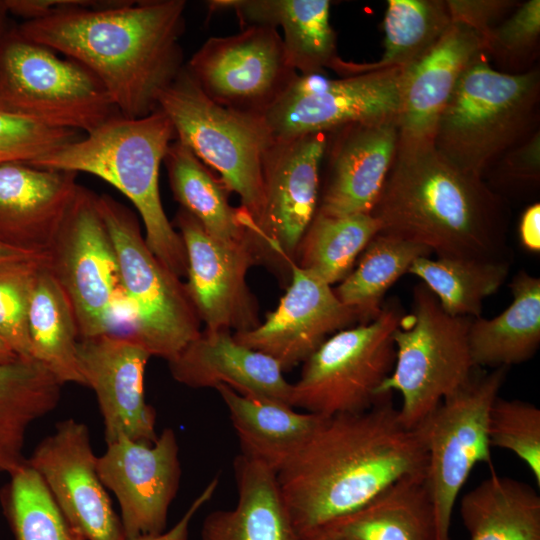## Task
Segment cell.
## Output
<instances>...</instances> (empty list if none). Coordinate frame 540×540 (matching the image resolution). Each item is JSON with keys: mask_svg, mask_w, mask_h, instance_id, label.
Here are the masks:
<instances>
[{"mask_svg": "<svg viewBox=\"0 0 540 540\" xmlns=\"http://www.w3.org/2000/svg\"><path fill=\"white\" fill-rule=\"evenodd\" d=\"M24 255H31V253L16 250V249H13V248H10V247H7V246H4V245L0 244V259L9 258V257H16V256H24Z\"/></svg>", "mask_w": 540, "mask_h": 540, "instance_id": "50", "label": "cell"}, {"mask_svg": "<svg viewBox=\"0 0 540 540\" xmlns=\"http://www.w3.org/2000/svg\"><path fill=\"white\" fill-rule=\"evenodd\" d=\"M18 358L20 357H18L10 346L0 338V365L10 363Z\"/></svg>", "mask_w": 540, "mask_h": 540, "instance_id": "48", "label": "cell"}, {"mask_svg": "<svg viewBox=\"0 0 540 540\" xmlns=\"http://www.w3.org/2000/svg\"><path fill=\"white\" fill-rule=\"evenodd\" d=\"M445 3L452 24L466 26L481 38L519 5L511 0H448Z\"/></svg>", "mask_w": 540, "mask_h": 540, "instance_id": "43", "label": "cell"}, {"mask_svg": "<svg viewBox=\"0 0 540 540\" xmlns=\"http://www.w3.org/2000/svg\"><path fill=\"white\" fill-rule=\"evenodd\" d=\"M0 109L85 134L119 114L91 71L24 37L17 26L0 40Z\"/></svg>", "mask_w": 540, "mask_h": 540, "instance_id": "7", "label": "cell"}, {"mask_svg": "<svg viewBox=\"0 0 540 540\" xmlns=\"http://www.w3.org/2000/svg\"><path fill=\"white\" fill-rule=\"evenodd\" d=\"M540 73L495 70L482 55L460 77L435 130L434 149L459 170L482 178L538 127Z\"/></svg>", "mask_w": 540, "mask_h": 540, "instance_id": "5", "label": "cell"}, {"mask_svg": "<svg viewBox=\"0 0 540 540\" xmlns=\"http://www.w3.org/2000/svg\"><path fill=\"white\" fill-rule=\"evenodd\" d=\"M201 91L215 103L263 117L298 77L278 29L248 26L207 39L185 64Z\"/></svg>", "mask_w": 540, "mask_h": 540, "instance_id": "13", "label": "cell"}, {"mask_svg": "<svg viewBox=\"0 0 540 540\" xmlns=\"http://www.w3.org/2000/svg\"><path fill=\"white\" fill-rule=\"evenodd\" d=\"M506 373L507 367H497L483 376L473 375L415 427L426 451L438 540H450L453 508L475 465L492 467L488 416Z\"/></svg>", "mask_w": 540, "mask_h": 540, "instance_id": "12", "label": "cell"}, {"mask_svg": "<svg viewBox=\"0 0 540 540\" xmlns=\"http://www.w3.org/2000/svg\"><path fill=\"white\" fill-rule=\"evenodd\" d=\"M325 528L354 540H438L426 473L395 482L362 508Z\"/></svg>", "mask_w": 540, "mask_h": 540, "instance_id": "28", "label": "cell"}, {"mask_svg": "<svg viewBox=\"0 0 540 540\" xmlns=\"http://www.w3.org/2000/svg\"><path fill=\"white\" fill-rule=\"evenodd\" d=\"M431 251L409 240L379 232L362 252L348 276L334 289L337 298L357 316L360 324L375 319L386 292L412 263Z\"/></svg>", "mask_w": 540, "mask_h": 540, "instance_id": "34", "label": "cell"}, {"mask_svg": "<svg viewBox=\"0 0 540 540\" xmlns=\"http://www.w3.org/2000/svg\"><path fill=\"white\" fill-rule=\"evenodd\" d=\"M326 133L274 139L263 163L264 203L258 219L246 226L257 260L275 254L288 266L319 204L320 170Z\"/></svg>", "mask_w": 540, "mask_h": 540, "instance_id": "14", "label": "cell"}, {"mask_svg": "<svg viewBox=\"0 0 540 540\" xmlns=\"http://www.w3.org/2000/svg\"><path fill=\"white\" fill-rule=\"evenodd\" d=\"M499 175L510 181L536 183L540 176V133L507 151L495 164Z\"/></svg>", "mask_w": 540, "mask_h": 540, "instance_id": "44", "label": "cell"}, {"mask_svg": "<svg viewBox=\"0 0 540 540\" xmlns=\"http://www.w3.org/2000/svg\"><path fill=\"white\" fill-rule=\"evenodd\" d=\"M380 230L381 223L373 214L330 217L316 212L299 244L295 263L332 286L348 276Z\"/></svg>", "mask_w": 540, "mask_h": 540, "instance_id": "37", "label": "cell"}, {"mask_svg": "<svg viewBox=\"0 0 540 540\" xmlns=\"http://www.w3.org/2000/svg\"><path fill=\"white\" fill-rule=\"evenodd\" d=\"M403 315L399 302L389 301L370 322L329 336L303 362L292 384L291 406L323 417L373 407L394 367L393 334Z\"/></svg>", "mask_w": 540, "mask_h": 540, "instance_id": "11", "label": "cell"}, {"mask_svg": "<svg viewBox=\"0 0 540 540\" xmlns=\"http://www.w3.org/2000/svg\"><path fill=\"white\" fill-rule=\"evenodd\" d=\"M402 71L387 69L339 79L299 74L262 118L274 139L397 118Z\"/></svg>", "mask_w": 540, "mask_h": 540, "instance_id": "15", "label": "cell"}, {"mask_svg": "<svg viewBox=\"0 0 540 540\" xmlns=\"http://www.w3.org/2000/svg\"><path fill=\"white\" fill-rule=\"evenodd\" d=\"M303 540H354L329 528H319L302 536Z\"/></svg>", "mask_w": 540, "mask_h": 540, "instance_id": "47", "label": "cell"}, {"mask_svg": "<svg viewBox=\"0 0 540 540\" xmlns=\"http://www.w3.org/2000/svg\"><path fill=\"white\" fill-rule=\"evenodd\" d=\"M482 55L485 49L479 34L452 24L425 54L403 69L399 145L433 143L438 120L460 77Z\"/></svg>", "mask_w": 540, "mask_h": 540, "instance_id": "23", "label": "cell"}, {"mask_svg": "<svg viewBox=\"0 0 540 540\" xmlns=\"http://www.w3.org/2000/svg\"><path fill=\"white\" fill-rule=\"evenodd\" d=\"M326 137L327 178L317 213L372 214L397 152V118L348 124Z\"/></svg>", "mask_w": 540, "mask_h": 540, "instance_id": "21", "label": "cell"}, {"mask_svg": "<svg viewBox=\"0 0 540 540\" xmlns=\"http://www.w3.org/2000/svg\"><path fill=\"white\" fill-rule=\"evenodd\" d=\"M372 214L381 233L422 245L437 257L506 260L504 198L482 178L453 166L433 144H398Z\"/></svg>", "mask_w": 540, "mask_h": 540, "instance_id": "3", "label": "cell"}, {"mask_svg": "<svg viewBox=\"0 0 540 540\" xmlns=\"http://www.w3.org/2000/svg\"><path fill=\"white\" fill-rule=\"evenodd\" d=\"M289 267L291 282L276 309L255 328L233 334L242 345L272 357L283 371L306 361L329 335L358 321L332 286L295 261Z\"/></svg>", "mask_w": 540, "mask_h": 540, "instance_id": "19", "label": "cell"}, {"mask_svg": "<svg viewBox=\"0 0 540 540\" xmlns=\"http://www.w3.org/2000/svg\"><path fill=\"white\" fill-rule=\"evenodd\" d=\"M472 318L452 316L422 283L410 313L394 331L395 363L378 395L398 392L404 426L414 429L446 397L464 386L476 368L470 351Z\"/></svg>", "mask_w": 540, "mask_h": 540, "instance_id": "6", "label": "cell"}, {"mask_svg": "<svg viewBox=\"0 0 540 540\" xmlns=\"http://www.w3.org/2000/svg\"><path fill=\"white\" fill-rule=\"evenodd\" d=\"M151 355L136 341L116 335L81 338L77 360L85 386L97 398L106 444L120 436L153 443L156 411L146 402L144 375Z\"/></svg>", "mask_w": 540, "mask_h": 540, "instance_id": "20", "label": "cell"}, {"mask_svg": "<svg viewBox=\"0 0 540 540\" xmlns=\"http://www.w3.org/2000/svg\"><path fill=\"white\" fill-rule=\"evenodd\" d=\"M215 389L228 410L241 454L276 473L297 455L324 418L282 402L244 396L225 385Z\"/></svg>", "mask_w": 540, "mask_h": 540, "instance_id": "27", "label": "cell"}, {"mask_svg": "<svg viewBox=\"0 0 540 540\" xmlns=\"http://www.w3.org/2000/svg\"><path fill=\"white\" fill-rule=\"evenodd\" d=\"M174 224L186 252L185 289L206 329L237 333L258 326L257 302L246 282L257 261L251 245L214 238L182 208Z\"/></svg>", "mask_w": 540, "mask_h": 540, "instance_id": "18", "label": "cell"}, {"mask_svg": "<svg viewBox=\"0 0 540 540\" xmlns=\"http://www.w3.org/2000/svg\"><path fill=\"white\" fill-rule=\"evenodd\" d=\"M451 25L445 1L388 0L381 58L368 63L345 61L342 76L404 69L425 54Z\"/></svg>", "mask_w": 540, "mask_h": 540, "instance_id": "35", "label": "cell"}, {"mask_svg": "<svg viewBox=\"0 0 540 540\" xmlns=\"http://www.w3.org/2000/svg\"><path fill=\"white\" fill-rule=\"evenodd\" d=\"M163 164L173 197L208 234L228 244H250L240 207L229 203V189L186 145L175 139Z\"/></svg>", "mask_w": 540, "mask_h": 540, "instance_id": "32", "label": "cell"}, {"mask_svg": "<svg viewBox=\"0 0 540 540\" xmlns=\"http://www.w3.org/2000/svg\"><path fill=\"white\" fill-rule=\"evenodd\" d=\"M33 359L63 385H85L77 360L79 331L72 305L45 265L39 272L28 310Z\"/></svg>", "mask_w": 540, "mask_h": 540, "instance_id": "33", "label": "cell"}, {"mask_svg": "<svg viewBox=\"0 0 540 540\" xmlns=\"http://www.w3.org/2000/svg\"><path fill=\"white\" fill-rule=\"evenodd\" d=\"M237 502L203 521L202 540H303L283 498L277 473L239 454L234 460Z\"/></svg>", "mask_w": 540, "mask_h": 540, "instance_id": "26", "label": "cell"}, {"mask_svg": "<svg viewBox=\"0 0 540 540\" xmlns=\"http://www.w3.org/2000/svg\"><path fill=\"white\" fill-rule=\"evenodd\" d=\"M106 445L97 470L118 501L125 537L166 531L182 473L174 430L165 428L153 443L120 436Z\"/></svg>", "mask_w": 540, "mask_h": 540, "instance_id": "16", "label": "cell"}, {"mask_svg": "<svg viewBox=\"0 0 540 540\" xmlns=\"http://www.w3.org/2000/svg\"><path fill=\"white\" fill-rule=\"evenodd\" d=\"M512 303L492 319L471 320L469 345L476 367H508L530 359L540 343V279L519 272L510 284Z\"/></svg>", "mask_w": 540, "mask_h": 540, "instance_id": "30", "label": "cell"}, {"mask_svg": "<svg viewBox=\"0 0 540 540\" xmlns=\"http://www.w3.org/2000/svg\"><path fill=\"white\" fill-rule=\"evenodd\" d=\"M87 425L73 418L35 447L27 464L34 469L61 512L87 540H125L120 517L97 470Z\"/></svg>", "mask_w": 540, "mask_h": 540, "instance_id": "17", "label": "cell"}, {"mask_svg": "<svg viewBox=\"0 0 540 540\" xmlns=\"http://www.w3.org/2000/svg\"><path fill=\"white\" fill-rule=\"evenodd\" d=\"M172 377L191 388L225 385L244 396L291 406L292 384L272 357L239 343L226 330L205 329L168 361Z\"/></svg>", "mask_w": 540, "mask_h": 540, "instance_id": "24", "label": "cell"}, {"mask_svg": "<svg viewBox=\"0 0 540 540\" xmlns=\"http://www.w3.org/2000/svg\"><path fill=\"white\" fill-rule=\"evenodd\" d=\"M470 540H540V496L524 482L490 477L461 499Z\"/></svg>", "mask_w": 540, "mask_h": 540, "instance_id": "31", "label": "cell"}, {"mask_svg": "<svg viewBox=\"0 0 540 540\" xmlns=\"http://www.w3.org/2000/svg\"><path fill=\"white\" fill-rule=\"evenodd\" d=\"M97 206L115 248L131 339L170 361L201 332L185 285L149 249L129 208L107 194L97 195Z\"/></svg>", "mask_w": 540, "mask_h": 540, "instance_id": "9", "label": "cell"}, {"mask_svg": "<svg viewBox=\"0 0 540 540\" xmlns=\"http://www.w3.org/2000/svg\"><path fill=\"white\" fill-rule=\"evenodd\" d=\"M80 137L77 131L48 127L0 109V164L29 163Z\"/></svg>", "mask_w": 540, "mask_h": 540, "instance_id": "42", "label": "cell"}, {"mask_svg": "<svg viewBox=\"0 0 540 540\" xmlns=\"http://www.w3.org/2000/svg\"><path fill=\"white\" fill-rule=\"evenodd\" d=\"M184 0H55L17 26L26 38L91 71L120 115L148 116L183 70Z\"/></svg>", "mask_w": 540, "mask_h": 540, "instance_id": "1", "label": "cell"}, {"mask_svg": "<svg viewBox=\"0 0 540 540\" xmlns=\"http://www.w3.org/2000/svg\"><path fill=\"white\" fill-rule=\"evenodd\" d=\"M418 431L399 419L392 393L370 409L324 417L277 473L302 536L362 508L395 482L426 471Z\"/></svg>", "mask_w": 540, "mask_h": 540, "instance_id": "2", "label": "cell"}, {"mask_svg": "<svg viewBox=\"0 0 540 540\" xmlns=\"http://www.w3.org/2000/svg\"><path fill=\"white\" fill-rule=\"evenodd\" d=\"M507 260L420 257L408 273L423 281L442 309L452 316L477 318L483 301L504 283Z\"/></svg>", "mask_w": 540, "mask_h": 540, "instance_id": "36", "label": "cell"}, {"mask_svg": "<svg viewBox=\"0 0 540 540\" xmlns=\"http://www.w3.org/2000/svg\"><path fill=\"white\" fill-rule=\"evenodd\" d=\"M209 13L233 11L241 28H280L283 45L292 67L300 75L339 74L344 60L337 52L336 33L330 23L328 0H212Z\"/></svg>", "mask_w": 540, "mask_h": 540, "instance_id": "25", "label": "cell"}, {"mask_svg": "<svg viewBox=\"0 0 540 540\" xmlns=\"http://www.w3.org/2000/svg\"><path fill=\"white\" fill-rule=\"evenodd\" d=\"M45 265L72 305L80 339L100 335L131 338V315L97 194L80 185L45 254Z\"/></svg>", "mask_w": 540, "mask_h": 540, "instance_id": "10", "label": "cell"}, {"mask_svg": "<svg viewBox=\"0 0 540 540\" xmlns=\"http://www.w3.org/2000/svg\"><path fill=\"white\" fill-rule=\"evenodd\" d=\"M219 483L218 476H215L195 498L181 519L170 529L157 535H139L125 538V540H188L189 525L194 515L206 504L214 495Z\"/></svg>", "mask_w": 540, "mask_h": 540, "instance_id": "45", "label": "cell"}, {"mask_svg": "<svg viewBox=\"0 0 540 540\" xmlns=\"http://www.w3.org/2000/svg\"><path fill=\"white\" fill-rule=\"evenodd\" d=\"M540 38V1L519 4L483 38L485 55L510 68L529 66Z\"/></svg>", "mask_w": 540, "mask_h": 540, "instance_id": "41", "label": "cell"}, {"mask_svg": "<svg viewBox=\"0 0 540 540\" xmlns=\"http://www.w3.org/2000/svg\"><path fill=\"white\" fill-rule=\"evenodd\" d=\"M490 446L513 452L540 486V410L521 400L497 397L488 416Z\"/></svg>", "mask_w": 540, "mask_h": 540, "instance_id": "40", "label": "cell"}, {"mask_svg": "<svg viewBox=\"0 0 540 540\" xmlns=\"http://www.w3.org/2000/svg\"><path fill=\"white\" fill-rule=\"evenodd\" d=\"M158 109L171 121L176 139L238 194L245 228L254 223L264 203L263 157L274 140L264 119L209 99L185 66L160 95Z\"/></svg>", "mask_w": 540, "mask_h": 540, "instance_id": "8", "label": "cell"}, {"mask_svg": "<svg viewBox=\"0 0 540 540\" xmlns=\"http://www.w3.org/2000/svg\"><path fill=\"white\" fill-rule=\"evenodd\" d=\"M62 384L35 359L0 365V472L27 465L24 446L32 423L56 408Z\"/></svg>", "mask_w": 540, "mask_h": 540, "instance_id": "29", "label": "cell"}, {"mask_svg": "<svg viewBox=\"0 0 540 540\" xmlns=\"http://www.w3.org/2000/svg\"><path fill=\"white\" fill-rule=\"evenodd\" d=\"M519 233L522 245L529 251L540 250V205L534 203L522 214Z\"/></svg>", "mask_w": 540, "mask_h": 540, "instance_id": "46", "label": "cell"}, {"mask_svg": "<svg viewBox=\"0 0 540 540\" xmlns=\"http://www.w3.org/2000/svg\"><path fill=\"white\" fill-rule=\"evenodd\" d=\"M10 478L2 504L15 540H87L68 522L28 464Z\"/></svg>", "mask_w": 540, "mask_h": 540, "instance_id": "38", "label": "cell"}, {"mask_svg": "<svg viewBox=\"0 0 540 540\" xmlns=\"http://www.w3.org/2000/svg\"><path fill=\"white\" fill-rule=\"evenodd\" d=\"M77 175L27 162L0 164V244L45 255L75 200Z\"/></svg>", "mask_w": 540, "mask_h": 540, "instance_id": "22", "label": "cell"}, {"mask_svg": "<svg viewBox=\"0 0 540 540\" xmlns=\"http://www.w3.org/2000/svg\"><path fill=\"white\" fill-rule=\"evenodd\" d=\"M175 139L173 125L160 109L141 118L118 114L29 164L88 173L115 187L138 211L149 249L181 278L187 273L185 247L166 216L159 191L160 166Z\"/></svg>", "mask_w": 540, "mask_h": 540, "instance_id": "4", "label": "cell"}, {"mask_svg": "<svg viewBox=\"0 0 540 540\" xmlns=\"http://www.w3.org/2000/svg\"><path fill=\"white\" fill-rule=\"evenodd\" d=\"M45 255L0 259V338L20 358L33 359L28 310Z\"/></svg>", "mask_w": 540, "mask_h": 540, "instance_id": "39", "label": "cell"}, {"mask_svg": "<svg viewBox=\"0 0 540 540\" xmlns=\"http://www.w3.org/2000/svg\"><path fill=\"white\" fill-rule=\"evenodd\" d=\"M9 15L6 0H0V40L11 27L8 21Z\"/></svg>", "mask_w": 540, "mask_h": 540, "instance_id": "49", "label": "cell"}]
</instances>
